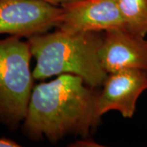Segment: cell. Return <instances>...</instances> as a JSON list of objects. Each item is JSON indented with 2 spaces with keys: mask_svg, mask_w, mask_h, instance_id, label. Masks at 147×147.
<instances>
[{
  "mask_svg": "<svg viewBox=\"0 0 147 147\" xmlns=\"http://www.w3.org/2000/svg\"><path fill=\"white\" fill-rule=\"evenodd\" d=\"M97 88L82 77L62 74L34 87L21 130L28 139L53 144L68 136L87 139L100 124Z\"/></svg>",
  "mask_w": 147,
  "mask_h": 147,
  "instance_id": "6da1fadb",
  "label": "cell"
},
{
  "mask_svg": "<svg viewBox=\"0 0 147 147\" xmlns=\"http://www.w3.org/2000/svg\"><path fill=\"white\" fill-rule=\"evenodd\" d=\"M102 38V31L66 33L59 30L27 38L36 60L34 79L71 74L82 77L92 88L101 87L108 75L98 57Z\"/></svg>",
  "mask_w": 147,
  "mask_h": 147,
  "instance_id": "7a4b0ae2",
  "label": "cell"
},
{
  "mask_svg": "<svg viewBox=\"0 0 147 147\" xmlns=\"http://www.w3.org/2000/svg\"><path fill=\"white\" fill-rule=\"evenodd\" d=\"M30 45L21 37L0 40V123L16 131L26 119L34 88Z\"/></svg>",
  "mask_w": 147,
  "mask_h": 147,
  "instance_id": "3957f363",
  "label": "cell"
},
{
  "mask_svg": "<svg viewBox=\"0 0 147 147\" xmlns=\"http://www.w3.org/2000/svg\"><path fill=\"white\" fill-rule=\"evenodd\" d=\"M62 7L42 0H0V34L29 38L59 25Z\"/></svg>",
  "mask_w": 147,
  "mask_h": 147,
  "instance_id": "277c9868",
  "label": "cell"
},
{
  "mask_svg": "<svg viewBox=\"0 0 147 147\" xmlns=\"http://www.w3.org/2000/svg\"><path fill=\"white\" fill-rule=\"evenodd\" d=\"M61 7L62 15L56 28L61 31L104 32L125 29L117 0H81Z\"/></svg>",
  "mask_w": 147,
  "mask_h": 147,
  "instance_id": "5b68a950",
  "label": "cell"
},
{
  "mask_svg": "<svg viewBox=\"0 0 147 147\" xmlns=\"http://www.w3.org/2000/svg\"><path fill=\"white\" fill-rule=\"evenodd\" d=\"M96 101V112L101 117L116 110L125 119H131L136 111L137 101L147 89V71L126 69L108 74Z\"/></svg>",
  "mask_w": 147,
  "mask_h": 147,
  "instance_id": "8992f818",
  "label": "cell"
},
{
  "mask_svg": "<svg viewBox=\"0 0 147 147\" xmlns=\"http://www.w3.org/2000/svg\"><path fill=\"white\" fill-rule=\"evenodd\" d=\"M98 57L107 74L126 69L147 71V40L126 29L106 30L103 32Z\"/></svg>",
  "mask_w": 147,
  "mask_h": 147,
  "instance_id": "52a82bcc",
  "label": "cell"
},
{
  "mask_svg": "<svg viewBox=\"0 0 147 147\" xmlns=\"http://www.w3.org/2000/svg\"><path fill=\"white\" fill-rule=\"evenodd\" d=\"M125 29L138 36L147 34V0H117Z\"/></svg>",
  "mask_w": 147,
  "mask_h": 147,
  "instance_id": "ba28073f",
  "label": "cell"
},
{
  "mask_svg": "<svg viewBox=\"0 0 147 147\" xmlns=\"http://www.w3.org/2000/svg\"><path fill=\"white\" fill-rule=\"evenodd\" d=\"M20 145L16 142L6 138V137H0V147H18Z\"/></svg>",
  "mask_w": 147,
  "mask_h": 147,
  "instance_id": "9c48e42d",
  "label": "cell"
},
{
  "mask_svg": "<svg viewBox=\"0 0 147 147\" xmlns=\"http://www.w3.org/2000/svg\"><path fill=\"white\" fill-rule=\"evenodd\" d=\"M42 1L48 3L52 4V5L61 7V6L65 5V4H68V3L78 2V1H81V0H42Z\"/></svg>",
  "mask_w": 147,
  "mask_h": 147,
  "instance_id": "30bf717a",
  "label": "cell"
}]
</instances>
